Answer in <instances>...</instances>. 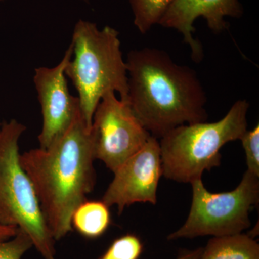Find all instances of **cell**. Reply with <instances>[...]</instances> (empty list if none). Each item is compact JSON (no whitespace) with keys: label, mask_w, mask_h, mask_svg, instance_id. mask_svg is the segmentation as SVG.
Wrapping results in <instances>:
<instances>
[{"label":"cell","mask_w":259,"mask_h":259,"mask_svg":"<svg viewBox=\"0 0 259 259\" xmlns=\"http://www.w3.org/2000/svg\"><path fill=\"white\" fill-rule=\"evenodd\" d=\"M18 228L16 227L5 226L0 225V243L8 241L13 238L18 233Z\"/></svg>","instance_id":"17"},{"label":"cell","mask_w":259,"mask_h":259,"mask_svg":"<svg viewBox=\"0 0 259 259\" xmlns=\"http://www.w3.org/2000/svg\"><path fill=\"white\" fill-rule=\"evenodd\" d=\"M95 136L76 112L69 128L47 149L20 155L51 236L60 241L73 231L72 216L96 184Z\"/></svg>","instance_id":"1"},{"label":"cell","mask_w":259,"mask_h":259,"mask_svg":"<svg viewBox=\"0 0 259 259\" xmlns=\"http://www.w3.org/2000/svg\"><path fill=\"white\" fill-rule=\"evenodd\" d=\"M250 105L238 100L221 120L186 124L171 130L160 139L162 176L180 183L202 179L221 163V151L231 141L241 139L248 130Z\"/></svg>","instance_id":"4"},{"label":"cell","mask_w":259,"mask_h":259,"mask_svg":"<svg viewBox=\"0 0 259 259\" xmlns=\"http://www.w3.org/2000/svg\"><path fill=\"white\" fill-rule=\"evenodd\" d=\"M240 141L244 149L247 171L259 177V125L251 131H245Z\"/></svg>","instance_id":"15"},{"label":"cell","mask_w":259,"mask_h":259,"mask_svg":"<svg viewBox=\"0 0 259 259\" xmlns=\"http://www.w3.org/2000/svg\"><path fill=\"white\" fill-rule=\"evenodd\" d=\"M1 124H2V122H0V125H1Z\"/></svg>","instance_id":"21"},{"label":"cell","mask_w":259,"mask_h":259,"mask_svg":"<svg viewBox=\"0 0 259 259\" xmlns=\"http://www.w3.org/2000/svg\"><path fill=\"white\" fill-rule=\"evenodd\" d=\"M202 251V248H198L197 249L190 250L182 253L177 259H198L199 255Z\"/></svg>","instance_id":"18"},{"label":"cell","mask_w":259,"mask_h":259,"mask_svg":"<svg viewBox=\"0 0 259 259\" xmlns=\"http://www.w3.org/2000/svg\"><path fill=\"white\" fill-rule=\"evenodd\" d=\"M192 200L183 226L168 235V241L241 233L251 226L250 212L259 202V177L248 171L234 190L212 193L202 179L191 183Z\"/></svg>","instance_id":"6"},{"label":"cell","mask_w":259,"mask_h":259,"mask_svg":"<svg viewBox=\"0 0 259 259\" xmlns=\"http://www.w3.org/2000/svg\"><path fill=\"white\" fill-rule=\"evenodd\" d=\"M109 207L102 201H85L74 211L73 228L87 238H99L106 232L110 224Z\"/></svg>","instance_id":"12"},{"label":"cell","mask_w":259,"mask_h":259,"mask_svg":"<svg viewBox=\"0 0 259 259\" xmlns=\"http://www.w3.org/2000/svg\"><path fill=\"white\" fill-rule=\"evenodd\" d=\"M73 55L70 44L60 62L52 68L35 69L33 82L41 108L42 125L38 136L40 148L47 149L64 134L79 110V100L69 93L65 75Z\"/></svg>","instance_id":"9"},{"label":"cell","mask_w":259,"mask_h":259,"mask_svg":"<svg viewBox=\"0 0 259 259\" xmlns=\"http://www.w3.org/2000/svg\"><path fill=\"white\" fill-rule=\"evenodd\" d=\"M141 239L134 234H127L117 238L104 254L98 259H139L142 253Z\"/></svg>","instance_id":"14"},{"label":"cell","mask_w":259,"mask_h":259,"mask_svg":"<svg viewBox=\"0 0 259 259\" xmlns=\"http://www.w3.org/2000/svg\"><path fill=\"white\" fill-rule=\"evenodd\" d=\"M26 126L13 120L0 125V225L25 232L44 259H56V241L44 220L31 180L20 163L19 141Z\"/></svg>","instance_id":"5"},{"label":"cell","mask_w":259,"mask_h":259,"mask_svg":"<svg viewBox=\"0 0 259 259\" xmlns=\"http://www.w3.org/2000/svg\"><path fill=\"white\" fill-rule=\"evenodd\" d=\"M173 0H129L134 14L135 26L146 34L158 25L162 16Z\"/></svg>","instance_id":"13"},{"label":"cell","mask_w":259,"mask_h":259,"mask_svg":"<svg viewBox=\"0 0 259 259\" xmlns=\"http://www.w3.org/2000/svg\"><path fill=\"white\" fill-rule=\"evenodd\" d=\"M198 259H259V244L243 233L212 237Z\"/></svg>","instance_id":"11"},{"label":"cell","mask_w":259,"mask_h":259,"mask_svg":"<svg viewBox=\"0 0 259 259\" xmlns=\"http://www.w3.org/2000/svg\"><path fill=\"white\" fill-rule=\"evenodd\" d=\"M125 63L127 101L151 136L161 139L179 126L207 121V96L192 68L153 48L130 51Z\"/></svg>","instance_id":"2"},{"label":"cell","mask_w":259,"mask_h":259,"mask_svg":"<svg viewBox=\"0 0 259 259\" xmlns=\"http://www.w3.org/2000/svg\"><path fill=\"white\" fill-rule=\"evenodd\" d=\"M162 176L159 141L151 136L146 144L114 173L102 201L109 207L116 206L119 214L135 203L157 202V190Z\"/></svg>","instance_id":"8"},{"label":"cell","mask_w":259,"mask_h":259,"mask_svg":"<svg viewBox=\"0 0 259 259\" xmlns=\"http://www.w3.org/2000/svg\"><path fill=\"white\" fill-rule=\"evenodd\" d=\"M73 55L65 75L78 92L80 111L89 128L102 97L117 93L127 100V71L122 58L119 32L112 27L100 30L97 24L80 20L73 32Z\"/></svg>","instance_id":"3"},{"label":"cell","mask_w":259,"mask_h":259,"mask_svg":"<svg viewBox=\"0 0 259 259\" xmlns=\"http://www.w3.org/2000/svg\"><path fill=\"white\" fill-rule=\"evenodd\" d=\"M32 247L28 235L18 229L13 238L0 243V259H21Z\"/></svg>","instance_id":"16"},{"label":"cell","mask_w":259,"mask_h":259,"mask_svg":"<svg viewBox=\"0 0 259 259\" xmlns=\"http://www.w3.org/2000/svg\"><path fill=\"white\" fill-rule=\"evenodd\" d=\"M0 1H5V0H0Z\"/></svg>","instance_id":"20"},{"label":"cell","mask_w":259,"mask_h":259,"mask_svg":"<svg viewBox=\"0 0 259 259\" xmlns=\"http://www.w3.org/2000/svg\"><path fill=\"white\" fill-rule=\"evenodd\" d=\"M95 159L115 173L146 144L151 135L135 115L127 100L110 92L97 105L93 119Z\"/></svg>","instance_id":"7"},{"label":"cell","mask_w":259,"mask_h":259,"mask_svg":"<svg viewBox=\"0 0 259 259\" xmlns=\"http://www.w3.org/2000/svg\"><path fill=\"white\" fill-rule=\"evenodd\" d=\"M79 1L85 2V3H88L89 0H79Z\"/></svg>","instance_id":"19"},{"label":"cell","mask_w":259,"mask_h":259,"mask_svg":"<svg viewBox=\"0 0 259 259\" xmlns=\"http://www.w3.org/2000/svg\"><path fill=\"white\" fill-rule=\"evenodd\" d=\"M243 14L239 0H173L158 25L180 32L190 47L192 60L199 63L204 52L202 44L194 37L195 20L204 18L208 28L218 33L228 28L226 17L239 18Z\"/></svg>","instance_id":"10"}]
</instances>
